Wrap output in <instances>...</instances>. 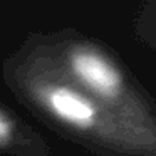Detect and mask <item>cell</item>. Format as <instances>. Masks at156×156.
Instances as JSON below:
<instances>
[{
	"label": "cell",
	"instance_id": "6da1fadb",
	"mask_svg": "<svg viewBox=\"0 0 156 156\" xmlns=\"http://www.w3.org/2000/svg\"><path fill=\"white\" fill-rule=\"evenodd\" d=\"M74 74L102 96H114L121 87V76L106 59L89 51H77L71 57Z\"/></svg>",
	"mask_w": 156,
	"mask_h": 156
},
{
	"label": "cell",
	"instance_id": "7a4b0ae2",
	"mask_svg": "<svg viewBox=\"0 0 156 156\" xmlns=\"http://www.w3.org/2000/svg\"><path fill=\"white\" fill-rule=\"evenodd\" d=\"M47 104L57 118L77 128L91 126L96 118V109L91 102L67 87L52 89L47 94Z\"/></svg>",
	"mask_w": 156,
	"mask_h": 156
},
{
	"label": "cell",
	"instance_id": "3957f363",
	"mask_svg": "<svg viewBox=\"0 0 156 156\" xmlns=\"http://www.w3.org/2000/svg\"><path fill=\"white\" fill-rule=\"evenodd\" d=\"M12 134V122L0 112V143H5Z\"/></svg>",
	"mask_w": 156,
	"mask_h": 156
}]
</instances>
